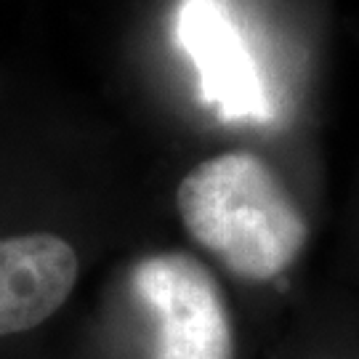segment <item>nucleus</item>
<instances>
[{"label":"nucleus","mask_w":359,"mask_h":359,"mask_svg":"<svg viewBox=\"0 0 359 359\" xmlns=\"http://www.w3.org/2000/svg\"><path fill=\"white\" fill-rule=\"evenodd\" d=\"M176 38L189 53L205 99L224 120H269L266 83L240 25L221 0H184Z\"/></svg>","instance_id":"3"},{"label":"nucleus","mask_w":359,"mask_h":359,"mask_svg":"<svg viewBox=\"0 0 359 359\" xmlns=\"http://www.w3.org/2000/svg\"><path fill=\"white\" fill-rule=\"evenodd\" d=\"M179 216L237 277H280L306 245L309 226L283 181L258 154L224 152L189 170L176 192Z\"/></svg>","instance_id":"1"},{"label":"nucleus","mask_w":359,"mask_h":359,"mask_svg":"<svg viewBox=\"0 0 359 359\" xmlns=\"http://www.w3.org/2000/svg\"><path fill=\"white\" fill-rule=\"evenodd\" d=\"M130 287L152 314V359H231L229 309L213 274L187 253H157L130 271Z\"/></svg>","instance_id":"2"},{"label":"nucleus","mask_w":359,"mask_h":359,"mask_svg":"<svg viewBox=\"0 0 359 359\" xmlns=\"http://www.w3.org/2000/svg\"><path fill=\"white\" fill-rule=\"evenodd\" d=\"M75 248L56 234L0 240V338L38 327L65 306L77 283Z\"/></svg>","instance_id":"4"}]
</instances>
